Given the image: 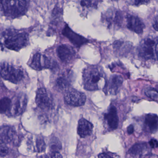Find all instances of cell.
Returning a JSON list of instances; mask_svg holds the SVG:
<instances>
[{"mask_svg":"<svg viewBox=\"0 0 158 158\" xmlns=\"http://www.w3.org/2000/svg\"><path fill=\"white\" fill-rule=\"evenodd\" d=\"M99 2L98 1H81L80 4L84 10H88L96 9Z\"/></svg>","mask_w":158,"mask_h":158,"instance_id":"24","label":"cell"},{"mask_svg":"<svg viewBox=\"0 0 158 158\" xmlns=\"http://www.w3.org/2000/svg\"><path fill=\"white\" fill-rule=\"evenodd\" d=\"M30 66L34 70L38 71L43 69H56L58 67L55 61L40 53L34 54L30 61Z\"/></svg>","mask_w":158,"mask_h":158,"instance_id":"6","label":"cell"},{"mask_svg":"<svg viewBox=\"0 0 158 158\" xmlns=\"http://www.w3.org/2000/svg\"><path fill=\"white\" fill-rule=\"evenodd\" d=\"M98 158H114L111 155L106 152L100 153L98 156Z\"/></svg>","mask_w":158,"mask_h":158,"instance_id":"31","label":"cell"},{"mask_svg":"<svg viewBox=\"0 0 158 158\" xmlns=\"http://www.w3.org/2000/svg\"><path fill=\"white\" fill-rule=\"evenodd\" d=\"M132 45L129 42L116 40L113 43V48L118 55L120 56L127 55L131 50Z\"/></svg>","mask_w":158,"mask_h":158,"instance_id":"20","label":"cell"},{"mask_svg":"<svg viewBox=\"0 0 158 158\" xmlns=\"http://www.w3.org/2000/svg\"><path fill=\"white\" fill-rule=\"evenodd\" d=\"M126 19V26L128 29L137 34H142L143 33L145 25L138 16L127 15Z\"/></svg>","mask_w":158,"mask_h":158,"instance_id":"14","label":"cell"},{"mask_svg":"<svg viewBox=\"0 0 158 158\" xmlns=\"http://www.w3.org/2000/svg\"><path fill=\"white\" fill-rule=\"evenodd\" d=\"M93 125L85 118H81L78 121L77 134L82 138L90 135L93 131Z\"/></svg>","mask_w":158,"mask_h":158,"instance_id":"17","label":"cell"},{"mask_svg":"<svg viewBox=\"0 0 158 158\" xmlns=\"http://www.w3.org/2000/svg\"><path fill=\"white\" fill-rule=\"evenodd\" d=\"M151 149L147 143H136L128 150L133 158H145L150 153Z\"/></svg>","mask_w":158,"mask_h":158,"instance_id":"12","label":"cell"},{"mask_svg":"<svg viewBox=\"0 0 158 158\" xmlns=\"http://www.w3.org/2000/svg\"><path fill=\"white\" fill-rule=\"evenodd\" d=\"M8 152L9 148L7 147L6 143L0 139V157H5L8 154Z\"/></svg>","mask_w":158,"mask_h":158,"instance_id":"27","label":"cell"},{"mask_svg":"<svg viewBox=\"0 0 158 158\" xmlns=\"http://www.w3.org/2000/svg\"><path fill=\"white\" fill-rule=\"evenodd\" d=\"M37 158H63L62 156L60 154V152H52L48 154H43L39 156Z\"/></svg>","mask_w":158,"mask_h":158,"instance_id":"28","label":"cell"},{"mask_svg":"<svg viewBox=\"0 0 158 158\" xmlns=\"http://www.w3.org/2000/svg\"><path fill=\"white\" fill-rule=\"evenodd\" d=\"M11 106V100L9 98L5 97L0 99V113H4L10 110Z\"/></svg>","mask_w":158,"mask_h":158,"instance_id":"23","label":"cell"},{"mask_svg":"<svg viewBox=\"0 0 158 158\" xmlns=\"http://www.w3.org/2000/svg\"><path fill=\"white\" fill-rule=\"evenodd\" d=\"M27 97L23 93L19 94L11 101V113L15 115H19L24 112L27 105Z\"/></svg>","mask_w":158,"mask_h":158,"instance_id":"11","label":"cell"},{"mask_svg":"<svg viewBox=\"0 0 158 158\" xmlns=\"http://www.w3.org/2000/svg\"><path fill=\"white\" fill-rule=\"evenodd\" d=\"M36 103L42 110H50L53 106L52 98L49 94L47 89L44 88L39 89L36 92Z\"/></svg>","mask_w":158,"mask_h":158,"instance_id":"10","label":"cell"},{"mask_svg":"<svg viewBox=\"0 0 158 158\" xmlns=\"http://www.w3.org/2000/svg\"><path fill=\"white\" fill-rule=\"evenodd\" d=\"M104 119L110 130H114L117 129L119 124V118L117 110L114 106L110 107L108 111L104 114Z\"/></svg>","mask_w":158,"mask_h":158,"instance_id":"16","label":"cell"},{"mask_svg":"<svg viewBox=\"0 0 158 158\" xmlns=\"http://www.w3.org/2000/svg\"><path fill=\"white\" fill-rule=\"evenodd\" d=\"M150 147L152 148H155L158 147V141L155 139H151L148 143Z\"/></svg>","mask_w":158,"mask_h":158,"instance_id":"29","label":"cell"},{"mask_svg":"<svg viewBox=\"0 0 158 158\" xmlns=\"http://www.w3.org/2000/svg\"><path fill=\"white\" fill-rule=\"evenodd\" d=\"M73 81V74L72 72H69L63 74L61 76L57 78L56 85L59 89L63 90L69 89Z\"/></svg>","mask_w":158,"mask_h":158,"instance_id":"19","label":"cell"},{"mask_svg":"<svg viewBox=\"0 0 158 158\" xmlns=\"http://www.w3.org/2000/svg\"><path fill=\"white\" fill-rule=\"evenodd\" d=\"M83 83L84 88L89 91L103 88L106 81L102 69L96 65L87 66L83 71Z\"/></svg>","mask_w":158,"mask_h":158,"instance_id":"1","label":"cell"},{"mask_svg":"<svg viewBox=\"0 0 158 158\" xmlns=\"http://www.w3.org/2000/svg\"><path fill=\"white\" fill-rule=\"evenodd\" d=\"M0 5L6 16L12 18H17L25 14L27 9L26 1H1Z\"/></svg>","mask_w":158,"mask_h":158,"instance_id":"4","label":"cell"},{"mask_svg":"<svg viewBox=\"0 0 158 158\" xmlns=\"http://www.w3.org/2000/svg\"><path fill=\"white\" fill-rule=\"evenodd\" d=\"M49 146L52 152H60L62 149L61 143L56 137H53L51 139L50 141Z\"/></svg>","mask_w":158,"mask_h":158,"instance_id":"25","label":"cell"},{"mask_svg":"<svg viewBox=\"0 0 158 158\" xmlns=\"http://www.w3.org/2000/svg\"><path fill=\"white\" fill-rule=\"evenodd\" d=\"M145 94L147 97L150 98L152 99L156 102L158 101V91L154 88L149 87L146 89Z\"/></svg>","mask_w":158,"mask_h":158,"instance_id":"26","label":"cell"},{"mask_svg":"<svg viewBox=\"0 0 158 158\" xmlns=\"http://www.w3.org/2000/svg\"><path fill=\"white\" fill-rule=\"evenodd\" d=\"M64 101L68 105L73 107L83 106L85 103L86 96L85 93L74 89H68L64 97Z\"/></svg>","mask_w":158,"mask_h":158,"instance_id":"8","label":"cell"},{"mask_svg":"<svg viewBox=\"0 0 158 158\" xmlns=\"http://www.w3.org/2000/svg\"><path fill=\"white\" fill-rule=\"evenodd\" d=\"M1 75L4 80L14 84L19 83L23 80L24 76L23 70L9 64H4L2 65Z\"/></svg>","mask_w":158,"mask_h":158,"instance_id":"5","label":"cell"},{"mask_svg":"<svg viewBox=\"0 0 158 158\" xmlns=\"http://www.w3.org/2000/svg\"><path fill=\"white\" fill-rule=\"evenodd\" d=\"M149 2H150L149 1H134L133 4L135 6H139L141 4H147Z\"/></svg>","mask_w":158,"mask_h":158,"instance_id":"30","label":"cell"},{"mask_svg":"<svg viewBox=\"0 0 158 158\" xmlns=\"http://www.w3.org/2000/svg\"><path fill=\"white\" fill-rule=\"evenodd\" d=\"M138 55L145 60H155L158 58V38L148 37L140 42L138 48Z\"/></svg>","mask_w":158,"mask_h":158,"instance_id":"3","label":"cell"},{"mask_svg":"<svg viewBox=\"0 0 158 158\" xmlns=\"http://www.w3.org/2000/svg\"><path fill=\"white\" fill-rule=\"evenodd\" d=\"M123 14L121 11L109 10L102 15V21L110 29L121 27L123 21Z\"/></svg>","mask_w":158,"mask_h":158,"instance_id":"7","label":"cell"},{"mask_svg":"<svg viewBox=\"0 0 158 158\" xmlns=\"http://www.w3.org/2000/svg\"><path fill=\"white\" fill-rule=\"evenodd\" d=\"M158 16H156L155 19H154V22H153V24H152V27L155 31H158Z\"/></svg>","mask_w":158,"mask_h":158,"instance_id":"32","label":"cell"},{"mask_svg":"<svg viewBox=\"0 0 158 158\" xmlns=\"http://www.w3.org/2000/svg\"><path fill=\"white\" fill-rule=\"evenodd\" d=\"M123 82V77L120 75L114 74L106 81L103 91L106 95H115L120 90Z\"/></svg>","mask_w":158,"mask_h":158,"instance_id":"9","label":"cell"},{"mask_svg":"<svg viewBox=\"0 0 158 158\" xmlns=\"http://www.w3.org/2000/svg\"><path fill=\"white\" fill-rule=\"evenodd\" d=\"M35 146L34 150L38 153L44 152L46 150V145L44 139L41 137H36L35 140Z\"/></svg>","mask_w":158,"mask_h":158,"instance_id":"22","label":"cell"},{"mask_svg":"<svg viewBox=\"0 0 158 158\" xmlns=\"http://www.w3.org/2000/svg\"><path fill=\"white\" fill-rule=\"evenodd\" d=\"M134 131V127L133 125L131 124L127 127V132L129 135H131L133 134Z\"/></svg>","mask_w":158,"mask_h":158,"instance_id":"33","label":"cell"},{"mask_svg":"<svg viewBox=\"0 0 158 158\" xmlns=\"http://www.w3.org/2000/svg\"><path fill=\"white\" fill-rule=\"evenodd\" d=\"M28 36L27 33L16 31H9L5 34L4 46L11 50L19 51L27 45Z\"/></svg>","mask_w":158,"mask_h":158,"instance_id":"2","label":"cell"},{"mask_svg":"<svg viewBox=\"0 0 158 158\" xmlns=\"http://www.w3.org/2000/svg\"><path fill=\"white\" fill-rule=\"evenodd\" d=\"M57 54L61 61L65 64L72 62L76 55L74 49L71 46L67 45L59 46L57 48Z\"/></svg>","mask_w":158,"mask_h":158,"instance_id":"13","label":"cell"},{"mask_svg":"<svg viewBox=\"0 0 158 158\" xmlns=\"http://www.w3.org/2000/svg\"><path fill=\"white\" fill-rule=\"evenodd\" d=\"M62 34L77 48H80L82 45L89 42L88 40L75 33L67 24L63 30Z\"/></svg>","mask_w":158,"mask_h":158,"instance_id":"15","label":"cell"},{"mask_svg":"<svg viewBox=\"0 0 158 158\" xmlns=\"http://www.w3.org/2000/svg\"><path fill=\"white\" fill-rule=\"evenodd\" d=\"M145 124L151 133H156L158 130V120L157 114H148L145 117Z\"/></svg>","mask_w":158,"mask_h":158,"instance_id":"21","label":"cell"},{"mask_svg":"<svg viewBox=\"0 0 158 158\" xmlns=\"http://www.w3.org/2000/svg\"><path fill=\"white\" fill-rule=\"evenodd\" d=\"M0 137L5 143H14L17 138V134L12 127L5 126L0 128Z\"/></svg>","mask_w":158,"mask_h":158,"instance_id":"18","label":"cell"}]
</instances>
